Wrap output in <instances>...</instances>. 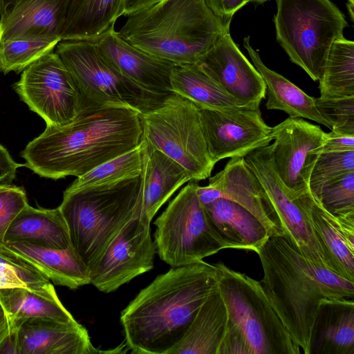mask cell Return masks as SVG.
Segmentation results:
<instances>
[{"instance_id": "18", "label": "cell", "mask_w": 354, "mask_h": 354, "mask_svg": "<svg viewBox=\"0 0 354 354\" xmlns=\"http://www.w3.org/2000/svg\"><path fill=\"white\" fill-rule=\"evenodd\" d=\"M94 42L109 62L141 88L156 94L173 93L170 75L174 64L127 44L118 35L115 27Z\"/></svg>"}, {"instance_id": "5", "label": "cell", "mask_w": 354, "mask_h": 354, "mask_svg": "<svg viewBox=\"0 0 354 354\" xmlns=\"http://www.w3.org/2000/svg\"><path fill=\"white\" fill-rule=\"evenodd\" d=\"M142 176L66 189L58 207L71 244L91 270L110 243L131 219L141 215Z\"/></svg>"}, {"instance_id": "22", "label": "cell", "mask_w": 354, "mask_h": 354, "mask_svg": "<svg viewBox=\"0 0 354 354\" xmlns=\"http://www.w3.org/2000/svg\"><path fill=\"white\" fill-rule=\"evenodd\" d=\"M142 206L140 217L151 223L173 194L192 180L177 162L142 140Z\"/></svg>"}, {"instance_id": "44", "label": "cell", "mask_w": 354, "mask_h": 354, "mask_svg": "<svg viewBox=\"0 0 354 354\" xmlns=\"http://www.w3.org/2000/svg\"><path fill=\"white\" fill-rule=\"evenodd\" d=\"M9 324L10 329L0 344V354H19L17 335L18 326Z\"/></svg>"}, {"instance_id": "26", "label": "cell", "mask_w": 354, "mask_h": 354, "mask_svg": "<svg viewBox=\"0 0 354 354\" xmlns=\"http://www.w3.org/2000/svg\"><path fill=\"white\" fill-rule=\"evenodd\" d=\"M243 46L265 82L268 109L283 111L290 118L308 119L331 130L330 124L317 111L315 97L309 96L288 79L268 68L250 45V36L244 38Z\"/></svg>"}, {"instance_id": "7", "label": "cell", "mask_w": 354, "mask_h": 354, "mask_svg": "<svg viewBox=\"0 0 354 354\" xmlns=\"http://www.w3.org/2000/svg\"><path fill=\"white\" fill-rule=\"evenodd\" d=\"M55 50L78 86L80 113L123 106L142 114L160 105L168 95L149 92L126 77L102 56L93 41L61 40Z\"/></svg>"}, {"instance_id": "51", "label": "cell", "mask_w": 354, "mask_h": 354, "mask_svg": "<svg viewBox=\"0 0 354 354\" xmlns=\"http://www.w3.org/2000/svg\"><path fill=\"white\" fill-rule=\"evenodd\" d=\"M268 0H248V2H252V3H258V4H261V3H263L266 1H267Z\"/></svg>"}, {"instance_id": "30", "label": "cell", "mask_w": 354, "mask_h": 354, "mask_svg": "<svg viewBox=\"0 0 354 354\" xmlns=\"http://www.w3.org/2000/svg\"><path fill=\"white\" fill-rule=\"evenodd\" d=\"M0 301L9 323L18 325L28 318L44 317L75 322L60 301L51 283L39 289L25 287L0 288Z\"/></svg>"}, {"instance_id": "19", "label": "cell", "mask_w": 354, "mask_h": 354, "mask_svg": "<svg viewBox=\"0 0 354 354\" xmlns=\"http://www.w3.org/2000/svg\"><path fill=\"white\" fill-rule=\"evenodd\" d=\"M19 354H92L102 353L87 330L75 322L35 317L17 327Z\"/></svg>"}, {"instance_id": "20", "label": "cell", "mask_w": 354, "mask_h": 354, "mask_svg": "<svg viewBox=\"0 0 354 354\" xmlns=\"http://www.w3.org/2000/svg\"><path fill=\"white\" fill-rule=\"evenodd\" d=\"M309 206L324 266L338 276L354 281V212L333 215L311 193Z\"/></svg>"}, {"instance_id": "37", "label": "cell", "mask_w": 354, "mask_h": 354, "mask_svg": "<svg viewBox=\"0 0 354 354\" xmlns=\"http://www.w3.org/2000/svg\"><path fill=\"white\" fill-rule=\"evenodd\" d=\"M317 200L333 215L354 212V171L326 183Z\"/></svg>"}, {"instance_id": "48", "label": "cell", "mask_w": 354, "mask_h": 354, "mask_svg": "<svg viewBox=\"0 0 354 354\" xmlns=\"http://www.w3.org/2000/svg\"><path fill=\"white\" fill-rule=\"evenodd\" d=\"M10 329V325L8 322V324L5 327L0 330V344L3 339V338L6 337V335L8 333Z\"/></svg>"}, {"instance_id": "27", "label": "cell", "mask_w": 354, "mask_h": 354, "mask_svg": "<svg viewBox=\"0 0 354 354\" xmlns=\"http://www.w3.org/2000/svg\"><path fill=\"white\" fill-rule=\"evenodd\" d=\"M6 242H25L56 250L71 246L67 225L59 207L35 208L29 205L10 223Z\"/></svg>"}, {"instance_id": "38", "label": "cell", "mask_w": 354, "mask_h": 354, "mask_svg": "<svg viewBox=\"0 0 354 354\" xmlns=\"http://www.w3.org/2000/svg\"><path fill=\"white\" fill-rule=\"evenodd\" d=\"M315 106L331 131L354 135V95L315 97Z\"/></svg>"}, {"instance_id": "21", "label": "cell", "mask_w": 354, "mask_h": 354, "mask_svg": "<svg viewBox=\"0 0 354 354\" xmlns=\"http://www.w3.org/2000/svg\"><path fill=\"white\" fill-rule=\"evenodd\" d=\"M71 0H18L0 16V41L60 38Z\"/></svg>"}, {"instance_id": "25", "label": "cell", "mask_w": 354, "mask_h": 354, "mask_svg": "<svg viewBox=\"0 0 354 354\" xmlns=\"http://www.w3.org/2000/svg\"><path fill=\"white\" fill-rule=\"evenodd\" d=\"M203 206L229 248L257 253L270 237L262 223L235 202L219 198Z\"/></svg>"}, {"instance_id": "28", "label": "cell", "mask_w": 354, "mask_h": 354, "mask_svg": "<svg viewBox=\"0 0 354 354\" xmlns=\"http://www.w3.org/2000/svg\"><path fill=\"white\" fill-rule=\"evenodd\" d=\"M228 316L218 287L206 297L181 341L169 354H217Z\"/></svg>"}, {"instance_id": "13", "label": "cell", "mask_w": 354, "mask_h": 354, "mask_svg": "<svg viewBox=\"0 0 354 354\" xmlns=\"http://www.w3.org/2000/svg\"><path fill=\"white\" fill-rule=\"evenodd\" d=\"M326 136L319 126L299 118L289 117L272 127V167L289 194L297 196L310 191V174Z\"/></svg>"}, {"instance_id": "40", "label": "cell", "mask_w": 354, "mask_h": 354, "mask_svg": "<svg viewBox=\"0 0 354 354\" xmlns=\"http://www.w3.org/2000/svg\"><path fill=\"white\" fill-rule=\"evenodd\" d=\"M205 1L226 32H230V23L234 13L248 3V0H205Z\"/></svg>"}, {"instance_id": "43", "label": "cell", "mask_w": 354, "mask_h": 354, "mask_svg": "<svg viewBox=\"0 0 354 354\" xmlns=\"http://www.w3.org/2000/svg\"><path fill=\"white\" fill-rule=\"evenodd\" d=\"M25 164L16 162L8 151L0 145V185L11 184L19 167Z\"/></svg>"}, {"instance_id": "33", "label": "cell", "mask_w": 354, "mask_h": 354, "mask_svg": "<svg viewBox=\"0 0 354 354\" xmlns=\"http://www.w3.org/2000/svg\"><path fill=\"white\" fill-rule=\"evenodd\" d=\"M142 141L133 149L104 162L88 173L77 177L69 189L110 184L141 174Z\"/></svg>"}, {"instance_id": "11", "label": "cell", "mask_w": 354, "mask_h": 354, "mask_svg": "<svg viewBox=\"0 0 354 354\" xmlns=\"http://www.w3.org/2000/svg\"><path fill=\"white\" fill-rule=\"evenodd\" d=\"M13 87L29 109L45 120L46 126L66 125L81 112L78 86L55 51L25 68Z\"/></svg>"}, {"instance_id": "14", "label": "cell", "mask_w": 354, "mask_h": 354, "mask_svg": "<svg viewBox=\"0 0 354 354\" xmlns=\"http://www.w3.org/2000/svg\"><path fill=\"white\" fill-rule=\"evenodd\" d=\"M156 248L150 223L140 215L128 222L91 270L90 283L110 293L153 268Z\"/></svg>"}, {"instance_id": "8", "label": "cell", "mask_w": 354, "mask_h": 354, "mask_svg": "<svg viewBox=\"0 0 354 354\" xmlns=\"http://www.w3.org/2000/svg\"><path fill=\"white\" fill-rule=\"evenodd\" d=\"M214 264L228 320L244 338L250 354H300L260 282L221 261Z\"/></svg>"}, {"instance_id": "2", "label": "cell", "mask_w": 354, "mask_h": 354, "mask_svg": "<svg viewBox=\"0 0 354 354\" xmlns=\"http://www.w3.org/2000/svg\"><path fill=\"white\" fill-rule=\"evenodd\" d=\"M215 264L201 261L158 275L122 310L120 322L133 353L169 354L217 287Z\"/></svg>"}, {"instance_id": "35", "label": "cell", "mask_w": 354, "mask_h": 354, "mask_svg": "<svg viewBox=\"0 0 354 354\" xmlns=\"http://www.w3.org/2000/svg\"><path fill=\"white\" fill-rule=\"evenodd\" d=\"M351 171H354V150L322 152L310 176L311 194L317 199L322 187L326 183Z\"/></svg>"}, {"instance_id": "34", "label": "cell", "mask_w": 354, "mask_h": 354, "mask_svg": "<svg viewBox=\"0 0 354 354\" xmlns=\"http://www.w3.org/2000/svg\"><path fill=\"white\" fill-rule=\"evenodd\" d=\"M60 38H17L0 41V71L20 73L54 51Z\"/></svg>"}, {"instance_id": "42", "label": "cell", "mask_w": 354, "mask_h": 354, "mask_svg": "<svg viewBox=\"0 0 354 354\" xmlns=\"http://www.w3.org/2000/svg\"><path fill=\"white\" fill-rule=\"evenodd\" d=\"M354 150V135L339 133L333 131L326 133L322 152L346 151Z\"/></svg>"}, {"instance_id": "12", "label": "cell", "mask_w": 354, "mask_h": 354, "mask_svg": "<svg viewBox=\"0 0 354 354\" xmlns=\"http://www.w3.org/2000/svg\"><path fill=\"white\" fill-rule=\"evenodd\" d=\"M243 158L263 187L283 235L307 259L324 266L322 252L313 227L309 206L310 192L297 196L288 192L273 169L270 145L252 151Z\"/></svg>"}, {"instance_id": "29", "label": "cell", "mask_w": 354, "mask_h": 354, "mask_svg": "<svg viewBox=\"0 0 354 354\" xmlns=\"http://www.w3.org/2000/svg\"><path fill=\"white\" fill-rule=\"evenodd\" d=\"M123 16V0H71L61 40L95 41Z\"/></svg>"}, {"instance_id": "17", "label": "cell", "mask_w": 354, "mask_h": 354, "mask_svg": "<svg viewBox=\"0 0 354 354\" xmlns=\"http://www.w3.org/2000/svg\"><path fill=\"white\" fill-rule=\"evenodd\" d=\"M203 205L224 198L243 206L266 227L270 236L283 235L268 195L243 157L232 158L223 170L211 177L205 187L197 188Z\"/></svg>"}, {"instance_id": "46", "label": "cell", "mask_w": 354, "mask_h": 354, "mask_svg": "<svg viewBox=\"0 0 354 354\" xmlns=\"http://www.w3.org/2000/svg\"><path fill=\"white\" fill-rule=\"evenodd\" d=\"M8 324V319L7 314L0 301V330L5 327Z\"/></svg>"}, {"instance_id": "9", "label": "cell", "mask_w": 354, "mask_h": 354, "mask_svg": "<svg viewBox=\"0 0 354 354\" xmlns=\"http://www.w3.org/2000/svg\"><path fill=\"white\" fill-rule=\"evenodd\" d=\"M198 185L189 180L153 223L156 253L171 267L192 264L229 248L198 196Z\"/></svg>"}, {"instance_id": "4", "label": "cell", "mask_w": 354, "mask_h": 354, "mask_svg": "<svg viewBox=\"0 0 354 354\" xmlns=\"http://www.w3.org/2000/svg\"><path fill=\"white\" fill-rule=\"evenodd\" d=\"M126 17L124 41L178 65L196 63L226 32L205 0H160Z\"/></svg>"}, {"instance_id": "3", "label": "cell", "mask_w": 354, "mask_h": 354, "mask_svg": "<svg viewBox=\"0 0 354 354\" xmlns=\"http://www.w3.org/2000/svg\"><path fill=\"white\" fill-rule=\"evenodd\" d=\"M259 281L292 341L309 353L313 325L325 299H354V281L344 279L302 254L284 235L270 236L257 252Z\"/></svg>"}, {"instance_id": "47", "label": "cell", "mask_w": 354, "mask_h": 354, "mask_svg": "<svg viewBox=\"0 0 354 354\" xmlns=\"http://www.w3.org/2000/svg\"><path fill=\"white\" fill-rule=\"evenodd\" d=\"M347 9L350 15V18L352 21H353L354 19V0H348V3L346 4Z\"/></svg>"}, {"instance_id": "41", "label": "cell", "mask_w": 354, "mask_h": 354, "mask_svg": "<svg viewBox=\"0 0 354 354\" xmlns=\"http://www.w3.org/2000/svg\"><path fill=\"white\" fill-rule=\"evenodd\" d=\"M217 354H250L244 338L229 320Z\"/></svg>"}, {"instance_id": "31", "label": "cell", "mask_w": 354, "mask_h": 354, "mask_svg": "<svg viewBox=\"0 0 354 354\" xmlns=\"http://www.w3.org/2000/svg\"><path fill=\"white\" fill-rule=\"evenodd\" d=\"M170 82L173 93L185 97L199 108L224 110L241 107L234 97L196 64H174L171 70Z\"/></svg>"}, {"instance_id": "15", "label": "cell", "mask_w": 354, "mask_h": 354, "mask_svg": "<svg viewBox=\"0 0 354 354\" xmlns=\"http://www.w3.org/2000/svg\"><path fill=\"white\" fill-rule=\"evenodd\" d=\"M198 112L207 148L214 164L226 158L244 157L272 140V127L266 124L259 109L198 107Z\"/></svg>"}, {"instance_id": "24", "label": "cell", "mask_w": 354, "mask_h": 354, "mask_svg": "<svg viewBox=\"0 0 354 354\" xmlns=\"http://www.w3.org/2000/svg\"><path fill=\"white\" fill-rule=\"evenodd\" d=\"M308 354H354L353 299L321 301L313 325Z\"/></svg>"}, {"instance_id": "16", "label": "cell", "mask_w": 354, "mask_h": 354, "mask_svg": "<svg viewBox=\"0 0 354 354\" xmlns=\"http://www.w3.org/2000/svg\"><path fill=\"white\" fill-rule=\"evenodd\" d=\"M196 64L241 106L259 109L266 96L265 82L241 52L230 32L222 33Z\"/></svg>"}, {"instance_id": "36", "label": "cell", "mask_w": 354, "mask_h": 354, "mask_svg": "<svg viewBox=\"0 0 354 354\" xmlns=\"http://www.w3.org/2000/svg\"><path fill=\"white\" fill-rule=\"evenodd\" d=\"M50 283L46 277L30 264L6 252L0 253V288L39 289Z\"/></svg>"}, {"instance_id": "49", "label": "cell", "mask_w": 354, "mask_h": 354, "mask_svg": "<svg viewBox=\"0 0 354 354\" xmlns=\"http://www.w3.org/2000/svg\"><path fill=\"white\" fill-rule=\"evenodd\" d=\"M5 0H0V16H1L6 11Z\"/></svg>"}, {"instance_id": "32", "label": "cell", "mask_w": 354, "mask_h": 354, "mask_svg": "<svg viewBox=\"0 0 354 354\" xmlns=\"http://www.w3.org/2000/svg\"><path fill=\"white\" fill-rule=\"evenodd\" d=\"M321 97L354 95V42L344 35L333 43L319 80Z\"/></svg>"}, {"instance_id": "1", "label": "cell", "mask_w": 354, "mask_h": 354, "mask_svg": "<svg viewBox=\"0 0 354 354\" xmlns=\"http://www.w3.org/2000/svg\"><path fill=\"white\" fill-rule=\"evenodd\" d=\"M142 140L140 113L106 106L81 113L64 126H46L21 156L25 166L41 177H79L133 149Z\"/></svg>"}, {"instance_id": "50", "label": "cell", "mask_w": 354, "mask_h": 354, "mask_svg": "<svg viewBox=\"0 0 354 354\" xmlns=\"http://www.w3.org/2000/svg\"><path fill=\"white\" fill-rule=\"evenodd\" d=\"M18 0H5V4H6V9L8 8V7H9L10 6H11L12 4L15 3V2H17Z\"/></svg>"}, {"instance_id": "10", "label": "cell", "mask_w": 354, "mask_h": 354, "mask_svg": "<svg viewBox=\"0 0 354 354\" xmlns=\"http://www.w3.org/2000/svg\"><path fill=\"white\" fill-rule=\"evenodd\" d=\"M143 139L188 172L192 180L208 178L215 165L202 131L198 107L175 93L140 114Z\"/></svg>"}, {"instance_id": "45", "label": "cell", "mask_w": 354, "mask_h": 354, "mask_svg": "<svg viewBox=\"0 0 354 354\" xmlns=\"http://www.w3.org/2000/svg\"><path fill=\"white\" fill-rule=\"evenodd\" d=\"M160 0H123V15H128L149 6Z\"/></svg>"}, {"instance_id": "23", "label": "cell", "mask_w": 354, "mask_h": 354, "mask_svg": "<svg viewBox=\"0 0 354 354\" xmlns=\"http://www.w3.org/2000/svg\"><path fill=\"white\" fill-rule=\"evenodd\" d=\"M2 252L30 264L56 285L76 289L90 283V270L72 246L56 250L25 242H6Z\"/></svg>"}, {"instance_id": "39", "label": "cell", "mask_w": 354, "mask_h": 354, "mask_svg": "<svg viewBox=\"0 0 354 354\" xmlns=\"http://www.w3.org/2000/svg\"><path fill=\"white\" fill-rule=\"evenodd\" d=\"M28 205L22 187L11 184L0 185V253L8 227L17 214Z\"/></svg>"}, {"instance_id": "6", "label": "cell", "mask_w": 354, "mask_h": 354, "mask_svg": "<svg viewBox=\"0 0 354 354\" xmlns=\"http://www.w3.org/2000/svg\"><path fill=\"white\" fill-rule=\"evenodd\" d=\"M278 43L290 61L314 81L321 78L333 43L348 26L330 0H275Z\"/></svg>"}]
</instances>
